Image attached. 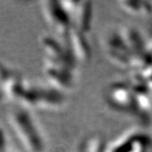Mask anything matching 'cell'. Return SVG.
I'll list each match as a JSON object with an SVG mask.
<instances>
[{
    "instance_id": "1",
    "label": "cell",
    "mask_w": 152,
    "mask_h": 152,
    "mask_svg": "<svg viewBox=\"0 0 152 152\" xmlns=\"http://www.w3.org/2000/svg\"><path fill=\"white\" fill-rule=\"evenodd\" d=\"M3 94L11 100L18 102L22 108L33 109H54L63 104L61 92L43 86L28 83L13 73L2 84Z\"/></svg>"
},
{
    "instance_id": "2",
    "label": "cell",
    "mask_w": 152,
    "mask_h": 152,
    "mask_svg": "<svg viewBox=\"0 0 152 152\" xmlns=\"http://www.w3.org/2000/svg\"><path fill=\"white\" fill-rule=\"evenodd\" d=\"M7 119L17 141L26 152H44V139L28 110L17 108L9 113Z\"/></svg>"
},
{
    "instance_id": "3",
    "label": "cell",
    "mask_w": 152,
    "mask_h": 152,
    "mask_svg": "<svg viewBox=\"0 0 152 152\" xmlns=\"http://www.w3.org/2000/svg\"><path fill=\"white\" fill-rule=\"evenodd\" d=\"M41 9L48 23L60 34L65 37L69 33L71 30L72 18L62 2H41Z\"/></svg>"
},
{
    "instance_id": "4",
    "label": "cell",
    "mask_w": 152,
    "mask_h": 152,
    "mask_svg": "<svg viewBox=\"0 0 152 152\" xmlns=\"http://www.w3.org/2000/svg\"><path fill=\"white\" fill-rule=\"evenodd\" d=\"M0 152H7V139L3 130L0 129Z\"/></svg>"
}]
</instances>
